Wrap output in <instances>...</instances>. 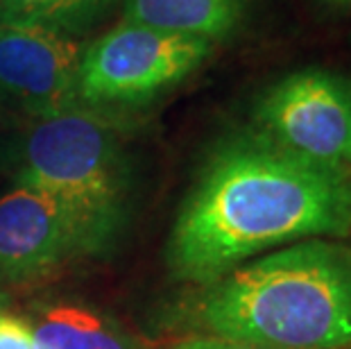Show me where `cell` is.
<instances>
[{
    "instance_id": "6da1fadb",
    "label": "cell",
    "mask_w": 351,
    "mask_h": 349,
    "mask_svg": "<svg viewBox=\"0 0 351 349\" xmlns=\"http://www.w3.org/2000/svg\"><path fill=\"white\" fill-rule=\"evenodd\" d=\"M351 234V175L319 168L261 132L222 139L179 209L166 248L173 277L208 286L261 252Z\"/></svg>"
},
{
    "instance_id": "7a4b0ae2",
    "label": "cell",
    "mask_w": 351,
    "mask_h": 349,
    "mask_svg": "<svg viewBox=\"0 0 351 349\" xmlns=\"http://www.w3.org/2000/svg\"><path fill=\"white\" fill-rule=\"evenodd\" d=\"M206 336L258 349H351V248L306 239L204 286Z\"/></svg>"
},
{
    "instance_id": "3957f363",
    "label": "cell",
    "mask_w": 351,
    "mask_h": 349,
    "mask_svg": "<svg viewBox=\"0 0 351 349\" xmlns=\"http://www.w3.org/2000/svg\"><path fill=\"white\" fill-rule=\"evenodd\" d=\"M3 173L62 206L80 254H109L121 241L132 209L134 168L116 111L75 107L29 121L7 143Z\"/></svg>"
},
{
    "instance_id": "277c9868",
    "label": "cell",
    "mask_w": 351,
    "mask_h": 349,
    "mask_svg": "<svg viewBox=\"0 0 351 349\" xmlns=\"http://www.w3.org/2000/svg\"><path fill=\"white\" fill-rule=\"evenodd\" d=\"M215 43L123 21L82 50L77 102L118 111L141 107L193 75Z\"/></svg>"
},
{
    "instance_id": "5b68a950",
    "label": "cell",
    "mask_w": 351,
    "mask_h": 349,
    "mask_svg": "<svg viewBox=\"0 0 351 349\" xmlns=\"http://www.w3.org/2000/svg\"><path fill=\"white\" fill-rule=\"evenodd\" d=\"M254 130L295 157L351 175V82L322 69L290 73L258 98Z\"/></svg>"
},
{
    "instance_id": "8992f818",
    "label": "cell",
    "mask_w": 351,
    "mask_h": 349,
    "mask_svg": "<svg viewBox=\"0 0 351 349\" xmlns=\"http://www.w3.org/2000/svg\"><path fill=\"white\" fill-rule=\"evenodd\" d=\"M80 59L82 48L71 36L0 21V95L27 121L82 107Z\"/></svg>"
},
{
    "instance_id": "52a82bcc",
    "label": "cell",
    "mask_w": 351,
    "mask_h": 349,
    "mask_svg": "<svg viewBox=\"0 0 351 349\" xmlns=\"http://www.w3.org/2000/svg\"><path fill=\"white\" fill-rule=\"evenodd\" d=\"M77 254L69 218L46 193L14 186L0 195V279L36 281Z\"/></svg>"
},
{
    "instance_id": "ba28073f",
    "label": "cell",
    "mask_w": 351,
    "mask_h": 349,
    "mask_svg": "<svg viewBox=\"0 0 351 349\" xmlns=\"http://www.w3.org/2000/svg\"><path fill=\"white\" fill-rule=\"evenodd\" d=\"M23 320L39 349H145L111 315L77 302H39Z\"/></svg>"
},
{
    "instance_id": "9c48e42d",
    "label": "cell",
    "mask_w": 351,
    "mask_h": 349,
    "mask_svg": "<svg viewBox=\"0 0 351 349\" xmlns=\"http://www.w3.org/2000/svg\"><path fill=\"white\" fill-rule=\"evenodd\" d=\"M245 10L247 0H125V21L215 43L241 27Z\"/></svg>"
},
{
    "instance_id": "30bf717a",
    "label": "cell",
    "mask_w": 351,
    "mask_h": 349,
    "mask_svg": "<svg viewBox=\"0 0 351 349\" xmlns=\"http://www.w3.org/2000/svg\"><path fill=\"white\" fill-rule=\"evenodd\" d=\"M114 0H0V21L77 34L91 27Z\"/></svg>"
},
{
    "instance_id": "8fae6325",
    "label": "cell",
    "mask_w": 351,
    "mask_h": 349,
    "mask_svg": "<svg viewBox=\"0 0 351 349\" xmlns=\"http://www.w3.org/2000/svg\"><path fill=\"white\" fill-rule=\"evenodd\" d=\"M0 349H39L23 317L0 311Z\"/></svg>"
},
{
    "instance_id": "7c38bea8",
    "label": "cell",
    "mask_w": 351,
    "mask_h": 349,
    "mask_svg": "<svg viewBox=\"0 0 351 349\" xmlns=\"http://www.w3.org/2000/svg\"><path fill=\"white\" fill-rule=\"evenodd\" d=\"M27 118L21 116L3 95H0V143H7L27 128Z\"/></svg>"
},
{
    "instance_id": "4fadbf2b",
    "label": "cell",
    "mask_w": 351,
    "mask_h": 349,
    "mask_svg": "<svg viewBox=\"0 0 351 349\" xmlns=\"http://www.w3.org/2000/svg\"><path fill=\"white\" fill-rule=\"evenodd\" d=\"M170 349H258V347H250V345H241V343H229V340H222V338H213V336H191V338H184L175 343Z\"/></svg>"
},
{
    "instance_id": "5bb4252c",
    "label": "cell",
    "mask_w": 351,
    "mask_h": 349,
    "mask_svg": "<svg viewBox=\"0 0 351 349\" xmlns=\"http://www.w3.org/2000/svg\"><path fill=\"white\" fill-rule=\"evenodd\" d=\"M324 5H333V7H351V0H322Z\"/></svg>"
},
{
    "instance_id": "9a60e30c",
    "label": "cell",
    "mask_w": 351,
    "mask_h": 349,
    "mask_svg": "<svg viewBox=\"0 0 351 349\" xmlns=\"http://www.w3.org/2000/svg\"><path fill=\"white\" fill-rule=\"evenodd\" d=\"M10 143V141H7ZM7 143H0V173L5 170V147H7Z\"/></svg>"
},
{
    "instance_id": "2e32d148",
    "label": "cell",
    "mask_w": 351,
    "mask_h": 349,
    "mask_svg": "<svg viewBox=\"0 0 351 349\" xmlns=\"http://www.w3.org/2000/svg\"><path fill=\"white\" fill-rule=\"evenodd\" d=\"M5 304H7L5 295H0V311H5Z\"/></svg>"
}]
</instances>
